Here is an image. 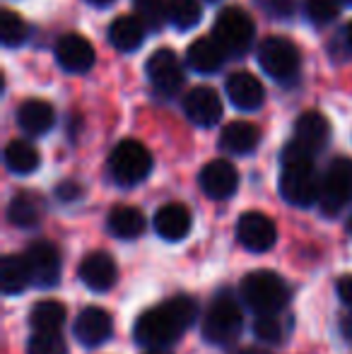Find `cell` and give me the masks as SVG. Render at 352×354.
<instances>
[{"label": "cell", "instance_id": "cell-11", "mask_svg": "<svg viewBox=\"0 0 352 354\" xmlns=\"http://www.w3.org/2000/svg\"><path fill=\"white\" fill-rule=\"evenodd\" d=\"M24 258H27L29 268H32L34 284L48 289V287H56V284L61 282V272H63L61 253H58V248L53 246L51 241H44L41 239V241L29 243Z\"/></svg>", "mask_w": 352, "mask_h": 354}, {"label": "cell", "instance_id": "cell-22", "mask_svg": "<svg viewBox=\"0 0 352 354\" xmlns=\"http://www.w3.org/2000/svg\"><path fill=\"white\" fill-rule=\"evenodd\" d=\"M331 138V126L319 111H304L295 123V140L311 152H321Z\"/></svg>", "mask_w": 352, "mask_h": 354}, {"label": "cell", "instance_id": "cell-30", "mask_svg": "<svg viewBox=\"0 0 352 354\" xmlns=\"http://www.w3.org/2000/svg\"><path fill=\"white\" fill-rule=\"evenodd\" d=\"M27 39H29V24L17 12H12V10H3L0 12V41H3V46L8 48L22 46Z\"/></svg>", "mask_w": 352, "mask_h": 354}, {"label": "cell", "instance_id": "cell-41", "mask_svg": "<svg viewBox=\"0 0 352 354\" xmlns=\"http://www.w3.org/2000/svg\"><path fill=\"white\" fill-rule=\"evenodd\" d=\"M87 3H92V5H109V3H113V0H87Z\"/></svg>", "mask_w": 352, "mask_h": 354}, {"label": "cell", "instance_id": "cell-14", "mask_svg": "<svg viewBox=\"0 0 352 354\" xmlns=\"http://www.w3.org/2000/svg\"><path fill=\"white\" fill-rule=\"evenodd\" d=\"M183 113L193 126L210 128L222 118V99L210 87H193L183 99Z\"/></svg>", "mask_w": 352, "mask_h": 354}, {"label": "cell", "instance_id": "cell-43", "mask_svg": "<svg viewBox=\"0 0 352 354\" xmlns=\"http://www.w3.org/2000/svg\"><path fill=\"white\" fill-rule=\"evenodd\" d=\"M340 3H343V5H350V8H352V0H340Z\"/></svg>", "mask_w": 352, "mask_h": 354}, {"label": "cell", "instance_id": "cell-35", "mask_svg": "<svg viewBox=\"0 0 352 354\" xmlns=\"http://www.w3.org/2000/svg\"><path fill=\"white\" fill-rule=\"evenodd\" d=\"M266 10L277 19H287L295 15V0H266Z\"/></svg>", "mask_w": 352, "mask_h": 354}, {"label": "cell", "instance_id": "cell-40", "mask_svg": "<svg viewBox=\"0 0 352 354\" xmlns=\"http://www.w3.org/2000/svg\"><path fill=\"white\" fill-rule=\"evenodd\" d=\"M237 354H270V352H263V350H241Z\"/></svg>", "mask_w": 352, "mask_h": 354}, {"label": "cell", "instance_id": "cell-20", "mask_svg": "<svg viewBox=\"0 0 352 354\" xmlns=\"http://www.w3.org/2000/svg\"><path fill=\"white\" fill-rule=\"evenodd\" d=\"M145 34L147 24L140 19V15H121L109 27V44L116 51L131 53L136 48H140V44L145 41Z\"/></svg>", "mask_w": 352, "mask_h": 354}, {"label": "cell", "instance_id": "cell-26", "mask_svg": "<svg viewBox=\"0 0 352 354\" xmlns=\"http://www.w3.org/2000/svg\"><path fill=\"white\" fill-rule=\"evenodd\" d=\"M44 203L34 193H17L8 205V219L19 229H32L41 222Z\"/></svg>", "mask_w": 352, "mask_h": 354}, {"label": "cell", "instance_id": "cell-36", "mask_svg": "<svg viewBox=\"0 0 352 354\" xmlns=\"http://www.w3.org/2000/svg\"><path fill=\"white\" fill-rule=\"evenodd\" d=\"M80 196H82V188H80V183H75V181H63L61 186H56V198L63 203H73Z\"/></svg>", "mask_w": 352, "mask_h": 354}, {"label": "cell", "instance_id": "cell-32", "mask_svg": "<svg viewBox=\"0 0 352 354\" xmlns=\"http://www.w3.org/2000/svg\"><path fill=\"white\" fill-rule=\"evenodd\" d=\"M27 354H68V345L61 333L34 330V335L27 342Z\"/></svg>", "mask_w": 352, "mask_h": 354}, {"label": "cell", "instance_id": "cell-12", "mask_svg": "<svg viewBox=\"0 0 352 354\" xmlns=\"http://www.w3.org/2000/svg\"><path fill=\"white\" fill-rule=\"evenodd\" d=\"M198 183H201V191L207 198H212V201H227L239 188V171L227 159H212V162H207L203 167Z\"/></svg>", "mask_w": 352, "mask_h": 354}, {"label": "cell", "instance_id": "cell-27", "mask_svg": "<svg viewBox=\"0 0 352 354\" xmlns=\"http://www.w3.org/2000/svg\"><path fill=\"white\" fill-rule=\"evenodd\" d=\"M68 318V311L61 301L56 299H44V301L34 304L32 311H29V326L34 330H44V333H58L63 328Z\"/></svg>", "mask_w": 352, "mask_h": 354}, {"label": "cell", "instance_id": "cell-13", "mask_svg": "<svg viewBox=\"0 0 352 354\" xmlns=\"http://www.w3.org/2000/svg\"><path fill=\"white\" fill-rule=\"evenodd\" d=\"M73 335L82 347H99L111 340L113 321L104 308L87 306L77 313L75 323H73Z\"/></svg>", "mask_w": 352, "mask_h": 354}, {"label": "cell", "instance_id": "cell-10", "mask_svg": "<svg viewBox=\"0 0 352 354\" xmlns=\"http://www.w3.org/2000/svg\"><path fill=\"white\" fill-rule=\"evenodd\" d=\"M237 239L251 253H266L275 246L277 229L263 212H244L237 222Z\"/></svg>", "mask_w": 352, "mask_h": 354}, {"label": "cell", "instance_id": "cell-9", "mask_svg": "<svg viewBox=\"0 0 352 354\" xmlns=\"http://www.w3.org/2000/svg\"><path fill=\"white\" fill-rule=\"evenodd\" d=\"M145 73L150 80L152 89L160 97H174L183 84V68L181 61L176 58V53L172 48H160L155 51L145 63Z\"/></svg>", "mask_w": 352, "mask_h": 354}, {"label": "cell", "instance_id": "cell-16", "mask_svg": "<svg viewBox=\"0 0 352 354\" xmlns=\"http://www.w3.org/2000/svg\"><path fill=\"white\" fill-rule=\"evenodd\" d=\"M56 61L68 73H87L97 61V53L82 34H66L56 44Z\"/></svg>", "mask_w": 352, "mask_h": 354}, {"label": "cell", "instance_id": "cell-28", "mask_svg": "<svg viewBox=\"0 0 352 354\" xmlns=\"http://www.w3.org/2000/svg\"><path fill=\"white\" fill-rule=\"evenodd\" d=\"M3 157H5V167H8L12 174H19V176L37 171L39 164H41V157H39L37 147H34L32 142H27V140L8 142Z\"/></svg>", "mask_w": 352, "mask_h": 354}, {"label": "cell", "instance_id": "cell-1", "mask_svg": "<svg viewBox=\"0 0 352 354\" xmlns=\"http://www.w3.org/2000/svg\"><path fill=\"white\" fill-rule=\"evenodd\" d=\"M198 318V304L188 294H176L145 311L133 326V340L147 350H165L176 342Z\"/></svg>", "mask_w": 352, "mask_h": 354}, {"label": "cell", "instance_id": "cell-24", "mask_svg": "<svg viewBox=\"0 0 352 354\" xmlns=\"http://www.w3.org/2000/svg\"><path fill=\"white\" fill-rule=\"evenodd\" d=\"M106 229L111 236L133 241L145 232V214L133 205H116L106 217Z\"/></svg>", "mask_w": 352, "mask_h": 354}, {"label": "cell", "instance_id": "cell-34", "mask_svg": "<svg viewBox=\"0 0 352 354\" xmlns=\"http://www.w3.org/2000/svg\"><path fill=\"white\" fill-rule=\"evenodd\" d=\"M340 5H343L340 0H306L304 8H306V15H309L311 22L328 24L340 15Z\"/></svg>", "mask_w": 352, "mask_h": 354}, {"label": "cell", "instance_id": "cell-7", "mask_svg": "<svg viewBox=\"0 0 352 354\" xmlns=\"http://www.w3.org/2000/svg\"><path fill=\"white\" fill-rule=\"evenodd\" d=\"M261 68L277 82H290L297 77L302 66L299 48L285 37H268L259 44Z\"/></svg>", "mask_w": 352, "mask_h": 354}, {"label": "cell", "instance_id": "cell-31", "mask_svg": "<svg viewBox=\"0 0 352 354\" xmlns=\"http://www.w3.org/2000/svg\"><path fill=\"white\" fill-rule=\"evenodd\" d=\"M203 17V8L198 0H169V22L181 32L193 29Z\"/></svg>", "mask_w": 352, "mask_h": 354}, {"label": "cell", "instance_id": "cell-2", "mask_svg": "<svg viewBox=\"0 0 352 354\" xmlns=\"http://www.w3.org/2000/svg\"><path fill=\"white\" fill-rule=\"evenodd\" d=\"M241 328H244L241 304L237 301L230 289L217 292L210 308L205 311V318H203V326H201L205 342L217 347H227L241 335Z\"/></svg>", "mask_w": 352, "mask_h": 354}, {"label": "cell", "instance_id": "cell-39", "mask_svg": "<svg viewBox=\"0 0 352 354\" xmlns=\"http://www.w3.org/2000/svg\"><path fill=\"white\" fill-rule=\"evenodd\" d=\"M345 44L352 48V19L348 22V27H345Z\"/></svg>", "mask_w": 352, "mask_h": 354}, {"label": "cell", "instance_id": "cell-17", "mask_svg": "<svg viewBox=\"0 0 352 354\" xmlns=\"http://www.w3.org/2000/svg\"><path fill=\"white\" fill-rule=\"evenodd\" d=\"M227 97L234 104L239 111H256V109L263 104L266 99V89L261 84V80L251 73H232L227 77Z\"/></svg>", "mask_w": 352, "mask_h": 354}, {"label": "cell", "instance_id": "cell-33", "mask_svg": "<svg viewBox=\"0 0 352 354\" xmlns=\"http://www.w3.org/2000/svg\"><path fill=\"white\" fill-rule=\"evenodd\" d=\"M136 8L147 29H162L169 19V0H136Z\"/></svg>", "mask_w": 352, "mask_h": 354}, {"label": "cell", "instance_id": "cell-29", "mask_svg": "<svg viewBox=\"0 0 352 354\" xmlns=\"http://www.w3.org/2000/svg\"><path fill=\"white\" fill-rule=\"evenodd\" d=\"M280 313H261V316H256L254 335L259 337L261 342H268V345H280V342H285L287 333H290V326H287V321Z\"/></svg>", "mask_w": 352, "mask_h": 354}, {"label": "cell", "instance_id": "cell-44", "mask_svg": "<svg viewBox=\"0 0 352 354\" xmlns=\"http://www.w3.org/2000/svg\"><path fill=\"white\" fill-rule=\"evenodd\" d=\"M348 229H350V234H352V217H350V222H348Z\"/></svg>", "mask_w": 352, "mask_h": 354}, {"label": "cell", "instance_id": "cell-15", "mask_svg": "<svg viewBox=\"0 0 352 354\" xmlns=\"http://www.w3.org/2000/svg\"><path fill=\"white\" fill-rule=\"evenodd\" d=\"M77 277L92 292H109L118 277V268L106 251H94L82 258L77 268Z\"/></svg>", "mask_w": 352, "mask_h": 354}, {"label": "cell", "instance_id": "cell-8", "mask_svg": "<svg viewBox=\"0 0 352 354\" xmlns=\"http://www.w3.org/2000/svg\"><path fill=\"white\" fill-rule=\"evenodd\" d=\"M352 201V159L338 157L328 164L321 178V207L326 214H338Z\"/></svg>", "mask_w": 352, "mask_h": 354}, {"label": "cell", "instance_id": "cell-37", "mask_svg": "<svg viewBox=\"0 0 352 354\" xmlns=\"http://www.w3.org/2000/svg\"><path fill=\"white\" fill-rule=\"evenodd\" d=\"M335 292H338V299L345 304L348 308H352V275H343L335 284Z\"/></svg>", "mask_w": 352, "mask_h": 354}, {"label": "cell", "instance_id": "cell-18", "mask_svg": "<svg viewBox=\"0 0 352 354\" xmlns=\"http://www.w3.org/2000/svg\"><path fill=\"white\" fill-rule=\"evenodd\" d=\"M227 56H230V53L225 51V46H222L215 39V34H212V37H198L196 41L188 46L186 63H188V68H193L196 73L210 75V73L220 71Z\"/></svg>", "mask_w": 352, "mask_h": 354}, {"label": "cell", "instance_id": "cell-38", "mask_svg": "<svg viewBox=\"0 0 352 354\" xmlns=\"http://www.w3.org/2000/svg\"><path fill=\"white\" fill-rule=\"evenodd\" d=\"M340 335L348 345H352V311L340 318Z\"/></svg>", "mask_w": 352, "mask_h": 354}, {"label": "cell", "instance_id": "cell-6", "mask_svg": "<svg viewBox=\"0 0 352 354\" xmlns=\"http://www.w3.org/2000/svg\"><path fill=\"white\" fill-rule=\"evenodd\" d=\"M215 39L230 56H244L256 37V24L241 8H225L215 19Z\"/></svg>", "mask_w": 352, "mask_h": 354}, {"label": "cell", "instance_id": "cell-25", "mask_svg": "<svg viewBox=\"0 0 352 354\" xmlns=\"http://www.w3.org/2000/svg\"><path fill=\"white\" fill-rule=\"evenodd\" d=\"M32 280V268H29L27 258L19 256H5L3 263H0V289L8 297H15V294H22L24 289L29 287Z\"/></svg>", "mask_w": 352, "mask_h": 354}, {"label": "cell", "instance_id": "cell-5", "mask_svg": "<svg viewBox=\"0 0 352 354\" xmlns=\"http://www.w3.org/2000/svg\"><path fill=\"white\" fill-rule=\"evenodd\" d=\"M280 196L295 207H311L321 198V178L314 162L285 164L280 174Z\"/></svg>", "mask_w": 352, "mask_h": 354}, {"label": "cell", "instance_id": "cell-42", "mask_svg": "<svg viewBox=\"0 0 352 354\" xmlns=\"http://www.w3.org/2000/svg\"><path fill=\"white\" fill-rule=\"evenodd\" d=\"M147 354H167V352H162V350H150Z\"/></svg>", "mask_w": 352, "mask_h": 354}, {"label": "cell", "instance_id": "cell-4", "mask_svg": "<svg viewBox=\"0 0 352 354\" xmlns=\"http://www.w3.org/2000/svg\"><path fill=\"white\" fill-rule=\"evenodd\" d=\"M109 171L118 186H138L152 171L150 149L138 140H121L109 154Z\"/></svg>", "mask_w": 352, "mask_h": 354}, {"label": "cell", "instance_id": "cell-21", "mask_svg": "<svg viewBox=\"0 0 352 354\" xmlns=\"http://www.w3.org/2000/svg\"><path fill=\"white\" fill-rule=\"evenodd\" d=\"M56 123V111L48 102L44 99H27L19 104L17 109V126L22 128L27 136H44L48 133Z\"/></svg>", "mask_w": 352, "mask_h": 354}, {"label": "cell", "instance_id": "cell-3", "mask_svg": "<svg viewBox=\"0 0 352 354\" xmlns=\"http://www.w3.org/2000/svg\"><path fill=\"white\" fill-rule=\"evenodd\" d=\"M241 301L256 316L261 313H280L290 301L287 282L272 270H254L241 280Z\"/></svg>", "mask_w": 352, "mask_h": 354}, {"label": "cell", "instance_id": "cell-19", "mask_svg": "<svg viewBox=\"0 0 352 354\" xmlns=\"http://www.w3.org/2000/svg\"><path fill=\"white\" fill-rule=\"evenodd\" d=\"M155 227L157 236L165 239V241H181L191 232V212L186 205H178V203H169V205H162L155 212Z\"/></svg>", "mask_w": 352, "mask_h": 354}, {"label": "cell", "instance_id": "cell-23", "mask_svg": "<svg viewBox=\"0 0 352 354\" xmlns=\"http://www.w3.org/2000/svg\"><path fill=\"white\" fill-rule=\"evenodd\" d=\"M261 142V131L249 121H234L222 128L220 133V147L227 154H251Z\"/></svg>", "mask_w": 352, "mask_h": 354}]
</instances>
